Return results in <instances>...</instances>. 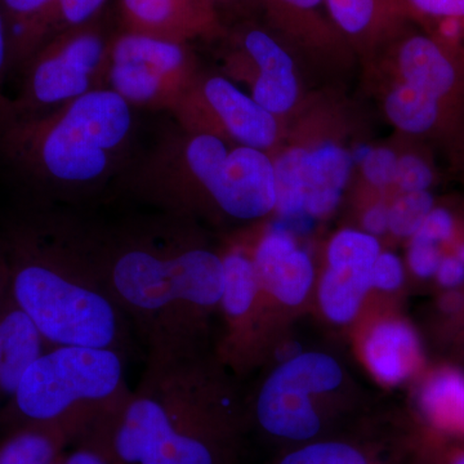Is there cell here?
I'll return each instance as SVG.
<instances>
[{"label":"cell","mask_w":464,"mask_h":464,"mask_svg":"<svg viewBox=\"0 0 464 464\" xmlns=\"http://www.w3.org/2000/svg\"><path fill=\"white\" fill-rule=\"evenodd\" d=\"M96 235L110 290L145 355L206 346L208 316L224 293V258L191 218L159 212L96 222Z\"/></svg>","instance_id":"cell-1"},{"label":"cell","mask_w":464,"mask_h":464,"mask_svg":"<svg viewBox=\"0 0 464 464\" xmlns=\"http://www.w3.org/2000/svg\"><path fill=\"white\" fill-rule=\"evenodd\" d=\"M12 301L53 346L109 348L130 359L136 335L110 290L96 222L34 213L0 237Z\"/></svg>","instance_id":"cell-2"},{"label":"cell","mask_w":464,"mask_h":464,"mask_svg":"<svg viewBox=\"0 0 464 464\" xmlns=\"http://www.w3.org/2000/svg\"><path fill=\"white\" fill-rule=\"evenodd\" d=\"M240 414L206 346L145 355L136 389L79 441L118 464H234Z\"/></svg>","instance_id":"cell-3"},{"label":"cell","mask_w":464,"mask_h":464,"mask_svg":"<svg viewBox=\"0 0 464 464\" xmlns=\"http://www.w3.org/2000/svg\"><path fill=\"white\" fill-rule=\"evenodd\" d=\"M132 106L110 88L33 116L8 134L12 154L60 198L101 188L123 160L133 133Z\"/></svg>","instance_id":"cell-4"},{"label":"cell","mask_w":464,"mask_h":464,"mask_svg":"<svg viewBox=\"0 0 464 464\" xmlns=\"http://www.w3.org/2000/svg\"><path fill=\"white\" fill-rule=\"evenodd\" d=\"M128 359L109 348L53 346L26 369L0 411V435L21 427H57L75 444L130 396Z\"/></svg>","instance_id":"cell-5"},{"label":"cell","mask_w":464,"mask_h":464,"mask_svg":"<svg viewBox=\"0 0 464 464\" xmlns=\"http://www.w3.org/2000/svg\"><path fill=\"white\" fill-rule=\"evenodd\" d=\"M342 378L340 364L325 353H299L283 362L258 391L256 424L268 438L298 445L315 441L324 420L311 396L337 389Z\"/></svg>","instance_id":"cell-6"},{"label":"cell","mask_w":464,"mask_h":464,"mask_svg":"<svg viewBox=\"0 0 464 464\" xmlns=\"http://www.w3.org/2000/svg\"><path fill=\"white\" fill-rule=\"evenodd\" d=\"M191 67L183 43L127 32L110 45L106 88L132 108L172 111L195 83Z\"/></svg>","instance_id":"cell-7"},{"label":"cell","mask_w":464,"mask_h":464,"mask_svg":"<svg viewBox=\"0 0 464 464\" xmlns=\"http://www.w3.org/2000/svg\"><path fill=\"white\" fill-rule=\"evenodd\" d=\"M170 112L188 132L221 139L225 133L241 146L264 151L273 148L279 136L276 116L221 75L195 81Z\"/></svg>","instance_id":"cell-8"},{"label":"cell","mask_w":464,"mask_h":464,"mask_svg":"<svg viewBox=\"0 0 464 464\" xmlns=\"http://www.w3.org/2000/svg\"><path fill=\"white\" fill-rule=\"evenodd\" d=\"M110 45L92 30H79L52 43L27 72L24 103L57 108L106 88Z\"/></svg>","instance_id":"cell-9"},{"label":"cell","mask_w":464,"mask_h":464,"mask_svg":"<svg viewBox=\"0 0 464 464\" xmlns=\"http://www.w3.org/2000/svg\"><path fill=\"white\" fill-rule=\"evenodd\" d=\"M209 203L237 221H255L274 212L276 179L274 160L264 150L230 149L210 186Z\"/></svg>","instance_id":"cell-10"},{"label":"cell","mask_w":464,"mask_h":464,"mask_svg":"<svg viewBox=\"0 0 464 464\" xmlns=\"http://www.w3.org/2000/svg\"><path fill=\"white\" fill-rule=\"evenodd\" d=\"M252 258L262 295L285 306H298L306 299L315 279V268L295 237L271 227L259 240Z\"/></svg>","instance_id":"cell-11"},{"label":"cell","mask_w":464,"mask_h":464,"mask_svg":"<svg viewBox=\"0 0 464 464\" xmlns=\"http://www.w3.org/2000/svg\"><path fill=\"white\" fill-rule=\"evenodd\" d=\"M243 51L255 69L250 96L275 116L295 108L299 87L295 63L285 48L264 30H250L243 38Z\"/></svg>","instance_id":"cell-12"},{"label":"cell","mask_w":464,"mask_h":464,"mask_svg":"<svg viewBox=\"0 0 464 464\" xmlns=\"http://www.w3.org/2000/svg\"><path fill=\"white\" fill-rule=\"evenodd\" d=\"M456 56L429 34H413L400 43L401 82L448 106L460 85Z\"/></svg>","instance_id":"cell-13"},{"label":"cell","mask_w":464,"mask_h":464,"mask_svg":"<svg viewBox=\"0 0 464 464\" xmlns=\"http://www.w3.org/2000/svg\"><path fill=\"white\" fill-rule=\"evenodd\" d=\"M353 159L338 143L304 149L301 160V191L304 212L315 219L332 215L353 172Z\"/></svg>","instance_id":"cell-14"},{"label":"cell","mask_w":464,"mask_h":464,"mask_svg":"<svg viewBox=\"0 0 464 464\" xmlns=\"http://www.w3.org/2000/svg\"><path fill=\"white\" fill-rule=\"evenodd\" d=\"M130 33L185 43L212 24L204 0H121Z\"/></svg>","instance_id":"cell-15"},{"label":"cell","mask_w":464,"mask_h":464,"mask_svg":"<svg viewBox=\"0 0 464 464\" xmlns=\"http://www.w3.org/2000/svg\"><path fill=\"white\" fill-rule=\"evenodd\" d=\"M50 347L32 320L9 299L0 317V411L14 398L26 369Z\"/></svg>","instance_id":"cell-16"},{"label":"cell","mask_w":464,"mask_h":464,"mask_svg":"<svg viewBox=\"0 0 464 464\" xmlns=\"http://www.w3.org/2000/svg\"><path fill=\"white\" fill-rule=\"evenodd\" d=\"M364 357L378 381L399 384L408 380L420 364V340L408 324L387 320L369 333Z\"/></svg>","instance_id":"cell-17"},{"label":"cell","mask_w":464,"mask_h":464,"mask_svg":"<svg viewBox=\"0 0 464 464\" xmlns=\"http://www.w3.org/2000/svg\"><path fill=\"white\" fill-rule=\"evenodd\" d=\"M225 285L218 308L231 326L232 346L248 334V328L257 314L261 286L253 258L241 250H231L222 256Z\"/></svg>","instance_id":"cell-18"},{"label":"cell","mask_w":464,"mask_h":464,"mask_svg":"<svg viewBox=\"0 0 464 464\" xmlns=\"http://www.w3.org/2000/svg\"><path fill=\"white\" fill-rule=\"evenodd\" d=\"M371 288V270L328 266L319 285V304L324 315L335 324L353 322Z\"/></svg>","instance_id":"cell-19"},{"label":"cell","mask_w":464,"mask_h":464,"mask_svg":"<svg viewBox=\"0 0 464 464\" xmlns=\"http://www.w3.org/2000/svg\"><path fill=\"white\" fill-rule=\"evenodd\" d=\"M72 442L57 427H21L0 438V464H50Z\"/></svg>","instance_id":"cell-20"},{"label":"cell","mask_w":464,"mask_h":464,"mask_svg":"<svg viewBox=\"0 0 464 464\" xmlns=\"http://www.w3.org/2000/svg\"><path fill=\"white\" fill-rule=\"evenodd\" d=\"M445 109L447 105L404 82L392 88L384 102L391 123L413 136L432 132L441 121Z\"/></svg>","instance_id":"cell-21"},{"label":"cell","mask_w":464,"mask_h":464,"mask_svg":"<svg viewBox=\"0 0 464 464\" xmlns=\"http://www.w3.org/2000/svg\"><path fill=\"white\" fill-rule=\"evenodd\" d=\"M325 7L334 26L350 36L377 33L402 11L411 12L406 0H325Z\"/></svg>","instance_id":"cell-22"},{"label":"cell","mask_w":464,"mask_h":464,"mask_svg":"<svg viewBox=\"0 0 464 464\" xmlns=\"http://www.w3.org/2000/svg\"><path fill=\"white\" fill-rule=\"evenodd\" d=\"M420 408L442 430H464V375L445 371L433 375L420 393Z\"/></svg>","instance_id":"cell-23"},{"label":"cell","mask_w":464,"mask_h":464,"mask_svg":"<svg viewBox=\"0 0 464 464\" xmlns=\"http://www.w3.org/2000/svg\"><path fill=\"white\" fill-rule=\"evenodd\" d=\"M411 14L431 27L430 36L451 53L464 52V0H406Z\"/></svg>","instance_id":"cell-24"},{"label":"cell","mask_w":464,"mask_h":464,"mask_svg":"<svg viewBox=\"0 0 464 464\" xmlns=\"http://www.w3.org/2000/svg\"><path fill=\"white\" fill-rule=\"evenodd\" d=\"M344 440H315L284 454L276 464H392Z\"/></svg>","instance_id":"cell-25"},{"label":"cell","mask_w":464,"mask_h":464,"mask_svg":"<svg viewBox=\"0 0 464 464\" xmlns=\"http://www.w3.org/2000/svg\"><path fill=\"white\" fill-rule=\"evenodd\" d=\"M381 253L377 237L365 231L342 230L333 237L326 250L329 267L371 270Z\"/></svg>","instance_id":"cell-26"},{"label":"cell","mask_w":464,"mask_h":464,"mask_svg":"<svg viewBox=\"0 0 464 464\" xmlns=\"http://www.w3.org/2000/svg\"><path fill=\"white\" fill-rule=\"evenodd\" d=\"M435 208L430 191L408 192L390 207V231L398 237H413Z\"/></svg>","instance_id":"cell-27"},{"label":"cell","mask_w":464,"mask_h":464,"mask_svg":"<svg viewBox=\"0 0 464 464\" xmlns=\"http://www.w3.org/2000/svg\"><path fill=\"white\" fill-rule=\"evenodd\" d=\"M275 14L299 33L320 32L319 11L325 0H266ZM328 12V11H326Z\"/></svg>","instance_id":"cell-28"},{"label":"cell","mask_w":464,"mask_h":464,"mask_svg":"<svg viewBox=\"0 0 464 464\" xmlns=\"http://www.w3.org/2000/svg\"><path fill=\"white\" fill-rule=\"evenodd\" d=\"M56 0H2L3 7L21 27L24 47L33 41L34 34L38 33L43 21L47 20Z\"/></svg>","instance_id":"cell-29"},{"label":"cell","mask_w":464,"mask_h":464,"mask_svg":"<svg viewBox=\"0 0 464 464\" xmlns=\"http://www.w3.org/2000/svg\"><path fill=\"white\" fill-rule=\"evenodd\" d=\"M433 181L435 172L426 159L417 154H404L399 157L395 185L402 194L430 191Z\"/></svg>","instance_id":"cell-30"},{"label":"cell","mask_w":464,"mask_h":464,"mask_svg":"<svg viewBox=\"0 0 464 464\" xmlns=\"http://www.w3.org/2000/svg\"><path fill=\"white\" fill-rule=\"evenodd\" d=\"M399 157L389 148H374L368 159L362 164L366 182L375 188H389L395 183Z\"/></svg>","instance_id":"cell-31"},{"label":"cell","mask_w":464,"mask_h":464,"mask_svg":"<svg viewBox=\"0 0 464 464\" xmlns=\"http://www.w3.org/2000/svg\"><path fill=\"white\" fill-rule=\"evenodd\" d=\"M405 270L395 253L381 252L371 268L372 288L382 292H395L404 283Z\"/></svg>","instance_id":"cell-32"},{"label":"cell","mask_w":464,"mask_h":464,"mask_svg":"<svg viewBox=\"0 0 464 464\" xmlns=\"http://www.w3.org/2000/svg\"><path fill=\"white\" fill-rule=\"evenodd\" d=\"M456 219L447 208L435 207L411 239L440 246L454 237Z\"/></svg>","instance_id":"cell-33"},{"label":"cell","mask_w":464,"mask_h":464,"mask_svg":"<svg viewBox=\"0 0 464 464\" xmlns=\"http://www.w3.org/2000/svg\"><path fill=\"white\" fill-rule=\"evenodd\" d=\"M106 0H56L52 7L50 17H57L69 26H81L91 20Z\"/></svg>","instance_id":"cell-34"},{"label":"cell","mask_w":464,"mask_h":464,"mask_svg":"<svg viewBox=\"0 0 464 464\" xmlns=\"http://www.w3.org/2000/svg\"><path fill=\"white\" fill-rule=\"evenodd\" d=\"M441 258V252L438 246L411 239L408 252V265L415 276L420 279H431L438 271Z\"/></svg>","instance_id":"cell-35"},{"label":"cell","mask_w":464,"mask_h":464,"mask_svg":"<svg viewBox=\"0 0 464 464\" xmlns=\"http://www.w3.org/2000/svg\"><path fill=\"white\" fill-rule=\"evenodd\" d=\"M74 449L65 451V464H118L103 449L88 441L75 442Z\"/></svg>","instance_id":"cell-36"},{"label":"cell","mask_w":464,"mask_h":464,"mask_svg":"<svg viewBox=\"0 0 464 464\" xmlns=\"http://www.w3.org/2000/svg\"><path fill=\"white\" fill-rule=\"evenodd\" d=\"M435 277L440 285L444 286V288H459L464 284V265L456 256L442 257Z\"/></svg>","instance_id":"cell-37"},{"label":"cell","mask_w":464,"mask_h":464,"mask_svg":"<svg viewBox=\"0 0 464 464\" xmlns=\"http://www.w3.org/2000/svg\"><path fill=\"white\" fill-rule=\"evenodd\" d=\"M362 227L375 237L390 231V207L383 203L369 207L362 216Z\"/></svg>","instance_id":"cell-38"},{"label":"cell","mask_w":464,"mask_h":464,"mask_svg":"<svg viewBox=\"0 0 464 464\" xmlns=\"http://www.w3.org/2000/svg\"><path fill=\"white\" fill-rule=\"evenodd\" d=\"M9 299H11V290H9L7 261H5V250L0 241V317L5 313Z\"/></svg>","instance_id":"cell-39"},{"label":"cell","mask_w":464,"mask_h":464,"mask_svg":"<svg viewBox=\"0 0 464 464\" xmlns=\"http://www.w3.org/2000/svg\"><path fill=\"white\" fill-rule=\"evenodd\" d=\"M9 57V35L5 18L0 14V75L5 72Z\"/></svg>","instance_id":"cell-40"},{"label":"cell","mask_w":464,"mask_h":464,"mask_svg":"<svg viewBox=\"0 0 464 464\" xmlns=\"http://www.w3.org/2000/svg\"><path fill=\"white\" fill-rule=\"evenodd\" d=\"M373 146L368 143H359L353 151L350 152L351 159H353V166H362V163L368 159L371 152L373 151Z\"/></svg>","instance_id":"cell-41"},{"label":"cell","mask_w":464,"mask_h":464,"mask_svg":"<svg viewBox=\"0 0 464 464\" xmlns=\"http://www.w3.org/2000/svg\"><path fill=\"white\" fill-rule=\"evenodd\" d=\"M454 256L464 265V243L458 246L456 255Z\"/></svg>","instance_id":"cell-42"},{"label":"cell","mask_w":464,"mask_h":464,"mask_svg":"<svg viewBox=\"0 0 464 464\" xmlns=\"http://www.w3.org/2000/svg\"><path fill=\"white\" fill-rule=\"evenodd\" d=\"M65 451H63V453H61L60 456L56 458V459L52 460L50 464H65Z\"/></svg>","instance_id":"cell-43"},{"label":"cell","mask_w":464,"mask_h":464,"mask_svg":"<svg viewBox=\"0 0 464 464\" xmlns=\"http://www.w3.org/2000/svg\"><path fill=\"white\" fill-rule=\"evenodd\" d=\"M451 464H464V453L458 454Z\"/></svg>","instance_id":"cell-44"},{"label":"cell","mask_w":464,"mask_h":464,"mask_svg":"<svg viewBox=\"0 0 464 464\" xmlns=\"http://www.w3.org/2000/svg\"><path fill=\"white\" fill-rule=\"evenodd\" d=\"M204 2H207L208 5H209L210 0H204Z\"/></svg>","instance_id":"cell-45"}]
</instances>
